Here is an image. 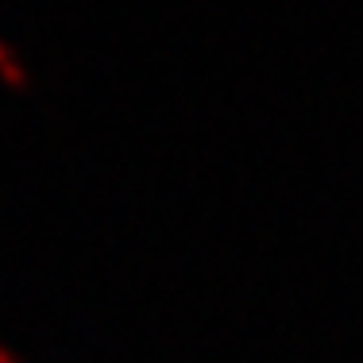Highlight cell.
I'll return each instance as SVG.
<instances>
[{"label":"cell","instance_id":"1","mask_svg":"<svg viewBox=\"0 0 363 363\" xmlns=\"http://www.w3.org/2000/svg\"><path fill=\"white\" fill-rule=\"evenodd\" d=\"M0 77H4L8 85H20V89H23V85H31V70L23 66V58L16 55L4 39H0Z\"/></svg>","mask_w":363,"mask_h":363},{"label":"cell","instance_id":"2","mask_svg":"<svg viewBox=\"0 0 363 363\" xmlns=\"http://www.w3.org/2000/svg\"><path fill=\"white\" fill-rule=\"evenodd\" d=\"M0 363H23V359L16 356V352L8 348V344H0Z\"/></svg>","mask_w":363,"mask_h":363}]
</instances>
